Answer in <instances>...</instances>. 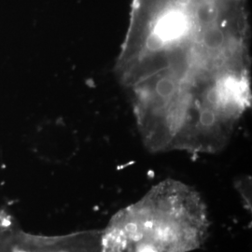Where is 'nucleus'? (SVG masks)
Here are the masks:
<instances>
[{
    "mask_svg": "<svg viewBox=\"0 0 252 252\" xmlns=\"http://www.w3.org/2000/svg\"><path fill=\"white\" fill-rule=\"evenodd\" d=\"M245 0H134L115 73L152 153H220L252 106Z\"/></svg>",
    "mask_w": 252,
    "mask_h": 252,
    "instance_id": "obj_1",
    "label": "nucleus"
},
{
    "mask_svg": "<svg viewBox=\"0 0 252 252\" xmlns=\"http://www.w3.org/2000/svg\"><path fill=\"white\" fill-rule=\"evenodd\" d=\"M210 221L198 192L164 180L141 199L119 210L101 231L102 252H133L148 245L159 252H190L207 241Z\"/></svg>",
    "mask_w": 252,
    "mask_h": 252,
    "instance_id": "obj_2",
    "label": "nucleus"
},
{
    "mask_svg": "<svg viewBox=\"0 0 252 252\" xmlns=\"http://www.w3.org/2000/svg\"><path fill=\"white\" fill-rule=\"evenodd\" d=\"M234 188L240 194L243 201L245 208L252 213V178L250 176L241 177L234 181Z\"/></svg>",
    "mask_w": 252,
    "mask_h": 252,
    "instance_id": "obj_3",
    "label": "nucleus"
},
{
    "mask_svg": "<svg viewBox=\"0 0 252 252\" xmlns=\"http://www.w3.org/2000/svg\"><path fill=\"white\" fill-rule=\"evenodd\" d=\"M133 252H159L156 249H154L148 245H139L136 246Z\"/></svg>",
    "mask_w": 252,
    "mask_h": 252,
    "instance_id": "obj_4",
    "label": "nucleus"
},
{
    "mask_svg": "<svg viewBox=\"0 0 252 252\" xmlns=\"http://www.w3.org/2000/svg\"><path fill=\"white\" fill-rule=\"evenodd\" d=\"M16 252H28L27 251H17Z\"/></svg>",
    "mask_w": 252,
    "mask_h": 252,
    "instance_id": "obj_5",
    "label": "nucleus"
}]
</instances>
